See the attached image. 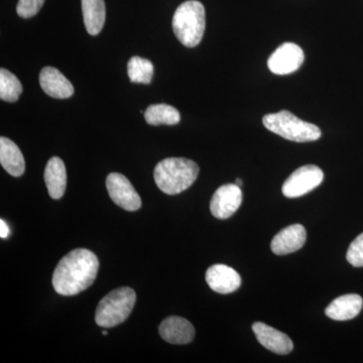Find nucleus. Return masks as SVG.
I'll use <instances>...</instances> for the list:
<instances>
[{"mask_svg": "<svg viewBox=\"0 0 363 363\" xmlns=\"http://www.w3.org/2000/svg\"><path fill=\"white\" fill-rule=\"evenodd\" d=\"M252 331L259 342L272 352L286 355L294 350L292 339L266 323L257 322L252 325Z\"/></svg>", "mask_w": 363, "mask_h": 363, "instance_id": "9d476101", "label": "nucleus"}, {"mask_svg": "<svg viewBox=\"0 0 363 363\" xmlns=\"http://www.w3.org/2000/svg\"><path fill=\"white\" fill-rule=\"evenodd\" d=\"M159 332L161 337L171 344H188L195 337L194 327L182 317L166 318L160 325Z\"/></svg>", "mask_w": 363, "mask_h": 363, "instance_id": "ddd939ff", "label": "nucleus"}, {"mask_svg": "<svg viewBox=\"0 0 363 363\" xmlns=\"http://www.w3.org/2000/svg\"><path fill=\"white\" fill-rule=\"evenodd\" d=\"M0 164L13 177H21L25 173V157L20 147L4 136L0 138Z\"/></svg>", "mask_w": 363, "mask_h": 363, "instance_id": "f3484780", "label": "nucleus"}, {"mask_svg": "<svg viewBox=\"0 0 363 363\" xmlns=\"http://www.w3.org/2000/svg\"><path fill=\"white\" fill-rule=\"evenodd\" d=\"M40 84L45 94L57 99H66L74 94L70 81L54 67H45L40 71Z\"/></svg>", "mask_w": 363, "mask_h": 363, "instance_id": "4468645a", "label": "nucleus"}, {"mask_svg": "<svg viewBox=\"0 0 363 363\" xmlns=\"http://www.w3.org/2000/svg\"><path fill=\"white\" fill-rule=\"evenodd\" d=\"M323 179V171L319 167L307 164L296 169L292 175L286 179L281 191L286 198H298L308 194L321 185Z\"/></svg>", "mask_w": 363, "mask_h": 363, "instance_id": "423d86ee", "label": "nucleus"}, {"mask_svg": "<svg viewBox=\"0 0 363 363\" xmlns=\"http://www.w3.org/2000/svg\"><path fill=\"white\" fill-rule=\"evenodd\" d=\"M82 11L88 33L97 35L104 28L106 16L104 0H82Z\"/></svg>", "mask_w": 363, "mask_h": 363, "instance_id": "a211bd4d", "label": "nucleus"}, {"mask_svg": "<svg viewBox=\"0 0 363 363\" xmlns=\"http://www.w3.org/2000/svg\"><path fill=\"white\" fill-rule=\"evenodd\" d=\"M135 301L133 289L128 286L116 289L100 301L95 313V322L104 328H112L123 323L130 317Z\"/></svg>", "mask_w": 363, "mask_h": 363, "instance_id": "39448f33", "label": "nucleus"}, {"mask_svg": "<svg viewBox=\"0 0 363 363\" xmlns=\"http://www.w3.org/2000/svg\"><path fill=\"white\" fill-rule=\"evenodd\" d=\"M346 259L351 266L363 267V233L358 235L351 243L346 255Z\"/></svg>", "mask_w": 363, "mask_h": 363, "instance_id": "4be33fe9", "label": "nucleus"}, {"mask_svg": "<svg viewBox=\"0 0 363 363\" xmlns=\"http://www.w3.org/2000/svg\"><path fill=\"white\" fill-rule=\"evenodd\" d=\"M242 202L241 188L236 184H226L217 189L210 202V211L217 219L233 216Z\"/></svg>", "mask_w": 363, "mask_h": 363, "instance_id": "1a4fd4ad", "label": "nucleus"}, {"mask_svg": "<svg viewBox=\"0 0 363 363\" xmlns=\"http://www.w3.org/2000/svg\"><path fill=\"white\" fill-rule=\"evenodd\" d=\"M98 269L96 255L89 250L77 248L60 260L52 274V286L60 295H78L94 283Z\"/></svg>", "mask_w": 363, "mask_h": 363, "instance_id": "f257e3e1", "label": "nucleus"}, {"mask_svg": "<svg viewBox=\"0 0 363 363\" xmlns=\"http://www.w3.org/2000/svg\"><path fill=\"white\" fill-rule=\"evenodd\" d=\"M206 281L214 292L226 295L235 292L241 285L240 274L225 264H214L207 269Z\"/></svg>", "mask_w": 363, "mask_h": 363, "instance_id": "9b49d317", "label": "nucleus"}, {"mask_svg": "<svg viewBox=\"0 0 363 363\" xmlns=\"http://www.w3.org/2000/svg\"><path fill=\"white\" fill-rule=\"evenodd\" d=\"M44 178L49 194L52 199H61L67 187L65 164L58 157H52L45 167Z\"/></svg>", "mask_w": 363, "mask_h": 363, "instance_id": "dca6fc26", "label": "nucleus"}, {"mask_svg": "<svg viewBox=\"0 0 363 363\" xmlns=\"http://www.w3.org/2000/svg\"><path fill=\"white\" fill-rule=\"evenodd\" d=\"M262 123L272 133L291 142H315L322 135L321 130L317 125L298 118L288 111L267 114L262 118Z\"/></svg>", "mask_w": 363, "mask_h": 363, "instance_id": "20e7f679", "label": "nucleus"}, {"mask_svg": "<svg viewBox=\"0 0 363 363\" xmlns=\"http://www.w3.org/2000/svg\"><path fill=\"white\" fill-rule=\"evenodd\" d=\"M21 93H23V85L16 75L6 69L1 68L0 70V98L4 101H18Z\"/></svg>", "mask_w": 363, "mask_h": 363, "instance_id": "412c9836", "label": "nucleus"}, {"mask_svg": "<svg viewBox=\"0 0 363 363\" xmlns=\"http://www.w3.org/2000/svg\"><path fill=\"white\" fill-rule=\"evenodd\" d=\"M307 233L301 224H293L281 229L271 243L272 252L277 255H286L298 252L304 247Z\"/></svg>", "mask_w": 363, "mask_h": 363, "instance_id": "f8f14e48", "label": "nucleus"}, {"mask_svg": "<svg viewBox=\"0 0 363 363\" xmlns=\"http://www.w3.org/2000/svg\"><path fill=\"white\" fill-rule=\"evenodd\" d=\"M304 60V52L298 45L284 43L267 60V67L276 75H289L297 71Z\"/></svg>", "mask_w": 363, "mask_h": 363, "instance_id": "6e6552de", "label": "nucleus"}, {"mask_svg": "<svg viewBox=\"0 0 363 363\" xmlns=\"http://www.w3.org/2000/svg\"><path fill=\"white\" fill-rule=\"evenodd\" d=\"M206 26L204 6L197 0H188L177 9L173 16V30L177 39L188 48L201 42Z\"/></svg>", "mask_w": 363, "mask_h": 363, "instance_id": "7ed1b4c3", "label": "nucleus"}, {"mask_svg": "<svg viewBox=\"0 0 363 363\" xmlns=\"http://www.w3.org/2000/svg\"><path fill=\"white\" fill-rule=\"evenodd\" d=\"M143 113L150 125H175L181 121L180 112L168 104L150 105Z\"/></svg>", "mask_w": 363, "mask_h": 363, "instance_id": "6ab92c4d", "label": "nucleus"}, {"mask_svg": "<svg viewBox=\"0 0 363 363\" xmlns=\"http://www.w3.org/2000/svg\"><path fill=\"white\" fill-rule=\"evenodd\" d=\"M235 184L241 188V186H242V181H241L240 179H236Z\"/></svg>", "mask_w": 363, "mask_h": 363, "instance_id": "393cba45", "label": "nucleus"}, {"mask_svg": "<svg viewBox=\"0 0 363 363\" xmlns=\"http://www.w3.org/2000/svg\"><path fill=\"white\" fill-rule=\"evenodd\" d=\"M128 74L133 83L150 84L154 75V65L149 60L133 57L128 63Z\"/></svg>", "mask_w": 363, "mask_h": 363, "instance_id": "aec40b11", "label": "nucleus"}, {"mask_svg": "<svg viewBox=\"0 0 363 363\" xmlns=\"http://www.w3.org/2000/svg\"><path fill=\"white\" fill-rule=\"evenodd\" d=\"M106 187L112 201L126 211H136L142 207V199L123 174L111 173L107 176Z\"/></svg>", "mask_w": 363, "mask_h": 363, "instance_id": "0eeeda50", "label": "nucleus"}, {"mask_svg": "<svg viewBox=\"0 0 363 363\" xmlns=\"http://www.w3.org/2000/svg\"><path fill=\"white\" fill-rule=\"evenodd\" d=\"M11 234V229L7 225L6 222L4 220H0V236L1 238H7Z\"/></svg>", "mask_w": 363, "mask_h": 363, "instance_id": "b1692460", "label": "nucleus"}, {"mask_svg": "<svg viewBox=\"0 0 363 363\" xmlns=\"http://www.w3.org/2000/svg\"><path fill=\"white\" fill-rule=\"evenodd\" d=\"M363 307V298L357 294H348L332 301L325 310V314L336 321H347L359 314Z\"/></svg>", "mask_w": 363, "mask_h": 363, "instance_id": "2eb2a0df", "label": "nucleus"}, {"mask_svg": "<svg viewBox=\"0 0 363 363\" xmlns=\"http://www.w3.org/2000/svg\"><path fill=\"white\" fill-rule=\"evenodd\" d=\"M199 175V167L185 157H168L155 168L154 177L157 187L168 195H177L187 190Z\"/></svg>", "mask_w": 363, "mask_h": 363, "instance_id": "f03ea898", "label": "nucleus"}, {"mask_svg": "<svg viewBox=\"0 0 363 363\" xmlns=\"http://www.w3.org/2000/svg\"><path fill=\"white\" fill-rule=\"evenodd\" d=\"M45 0H18L16 11L23 18H30L39 13L44 6Z\"/></svg>", "mask_w": 363, "mask_h": 363, "instance_id": "5701e85b", "label": "nucleus"}, {"mask_svg": "<svg viewBox=\"0 0 363 363\" xmlns=\"http://www.w3.org/2000/svg\"><path fill=\"white\" fill-rule=\"evenodd\" d=\"M102 334H104V336H106L107 335V331L104 330V332H102Z\"/></svg>", "mask_w": 363, "mask_h": 363, "instance_id": "a878e982", "label": "nucleus"}]
</instances>
